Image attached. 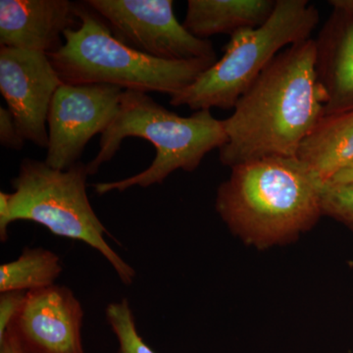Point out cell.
<instances>
[{
  "label": "cell",
  "mask_w": 353,
  "mask_h": 353,
  "mask_svg": "<svg viewBox=\"0 0 353 353\" xmlns=\"http://www.w3.org/2000/svg\"><path fill=\"white\" fill-rule=\"evenodd\" d=\"M326 92L316 71V41L285 48L241 95L223 120L228 141L221 163L233 168L272 157H297L324 118Z\"/></svg>",
  "instance_id": "6da1fadb"
},
{
  "label": "cell",
  "mask_w": 353,
  "mask_h": 353,
  "mask_svg": "<svg viewBox=\"0 0 353 353\" xmlns=\"http://www.w3.org/2000/svg\"><path fill=\"white\" fill-rule=\"evenodd\" d=\"M232 169L215 208L230 231L265 250L296 240L323 215L324 181L299 157H272Z\"/></svg>",
  "instance_id": "7a4b0ae2"
},
{
  "label": "cell",
  "mask_w": 353,
  "mask_h": 353,
  "mask_svg": "<svg viewBox=\"0 0 353 353\" xmlns=\"http://www.w3.org/2000/svg\"><path fill=\"white\" fill-rule=\"evenodd\" d=\"M127 138L152 143L157 150L154 160L137 175L115 182L94 183L92 188L99 196L113 190L124 192L162 183L176 170L196 171L206 154L220 150L228 141L223 120L216 119L208 109L183 117L145 92L124 90L119 112L101 134L97 157L87 164L88 174L97 173L102 164L110 161Z\"/></svg>",
  "instance_id": "3957f363"
},
{
  "label": "cell",
  "mask_w": 353,
  "mask_h": 353,
  "mask_svg": "<svg viewBox=\"0 0 353 353\" xmlns=\"http://www.w3.org/2000/svg\"><path fill=\"white\" fill-rule=\"evenodd\" d=\"M78 27L64 32V43L48 54L66 85L106 83L125 90L173 95L189 87L218 59L167 61L132 50L113 36L108 23L76 2Z\"/></svg>",
  "instance_id": "277c9868"
},
{
  "label": "cell",
  "mask_w": 353,
  "mask_h": 353,
  "mask_svg": "<svg viewBox=\"0 0 353 353\" xmlns=\"http://www.w3.org/2000/svg\"><path fill=\"white\" fill-rule=\"evenodd\" d=\"M87 164L82 161L67 170L51 168L46 161L24 158L19 173L11 180L14 192H0V240L18 220L32 221L58 236L83 241L104 257L130 285L134 268L109 245L106 228L95 214L87 194Z\"/></svg>",
  "instance_id": "5b68a950"
},
{
  "label": "cell",
  "mask_w": 353,
  "mask_h": 353,
  "mask_svg": "<svg viewBox=\"0 0 353 353\" xmlns=\"http://www.w3.org/2000/svg\"><path fill=\"white\" fill-rule=\"evenodd\" d=\"M319 19V11L307 0H277L265 24L232 34L223 57L169 102L192 111L234 109L281 51L311 39Z\"/></svg>",
  "instance_id": "8992f818"
},
{
  "label": "cell",
  "mask_w": 353,
  "mask_h": 353,
  "mask_svg": "<svg viewBox=\"0 0 353 353\" xmlns=\"http://www.w3.org/2000/svg\"><path fill=\"white\" fill-rule=\"evenodd\" d=\"M113 36L132 50L157 59H218L212 41L196 38L174 14L172 0H85Z\"/></svg>",
  "instance_id": "52a82bcc"
},
{
  "label": "cell",
  "mask_w": 353,
  "mask_h": 353,
  "mask_svg": "<svg viewBox=\"0 0 353 353\" xmlns=\"http://www.w3.org/2000/svg\"><path fill=\"white\" fill-rule=\"evenodd\" d=\"M124 90L106 83L59 87L48 112L46 163L67 170L80 162L88 141L115 119Z\"/></svg>",
  "instance_id": "ba28073f"
},
{
  "label": "cell",
  "mask_w": 353,
  "mask_h": 353,
  "mask_svg": "<svg viewBox=\"0 0 353 353\" xmlns=\"http://www.w3.org/2000/svg\"><path fill=\"white\" fill-rule=\"evenodd\" d=\"M62 85L46 53L0 48V92L25 141L48 148V112Z\"/></svg>",
  "instance_id": "9c48e42d"
},
{
  "label": "cell",
  "mask_w": 353,
  "mask_h": 353,
  "mask_svg": "<svg viewBox=\"0 0 353 353\" xmlns=\"http://www.w3.org/2000/svg\"><path fill=\"white\" fill-rule=\"evenodd\" d=\"M83 320V306L74 292L53 285L27 292L6 332L20 353H85Z\"/></svg>",
  "instance_id": "30bf717a"
},
{
  "label": "cell",
  "mask_w": 353,
  "mask_h": 353,
  "mask_svg": "<svg viewBox=\"0 0 353 353\" xmlns=\"http://www.w3.org/2000/svg\"><path fill=\"white\" fill-rule=\"evenodd\" d=\"M75 8L69 0H1L0 46L57 52L64 32L79 25Z\"/></svg>",
  "instance_id": "8fae6325"
},
{
  "label": "cell",
  "mask_w": 353,
  "mask_h": 353,
  "mask_svg": "<svg viewBox=\"0 0 353 353\" xmlns=\"http://www.w3.org/2000/svg\"><path fill=\"white\" fill-rule=\"evenodd\" d=\"M334 10L316 41V71L326 92L325 116L353 109V4L332 1Z\"/></svg>",
  "instance_id": "7c38bea8"
},
{
  "label": "cell",
  "mask_w": 353,
  "mask_h": 353,
  "mask_svg": "<svg viewBox=\"0 0 353 353\" xmlns=\"http://www.w3.org/2000/svg\"><path fill=\"white\" fill-rule=\"evenodd\" d=\"M277 0H189L183 26L196 38L232 36L257 28L271 17Z\"/></svg>",
  "instance_id": "4fadbf2b"
},
{
  "label": "cell",
  "mask_w": 353,
  "mask_h": 353,
  "mask_svg": "<svg viewBox=\"0 0 353 353\" xmlns=\"http://www.w3.org/2000/svg\"><path fill=\"white\" fill-rule=\"evenodd\" d=\"M297 157L328 183L353 162V109L324 116L305 139Z\"/></svg>",
  "instance_id": "5bb4252c"
},
{
  "label": "cell",
  "mask_w": 353,
  "mask_h": 353,
  "mask_svg": "<svg viewBox=\"0 0 353 353\" xmlns=\"http://www.w3.org/2000/svg\"><path fill=\"white\" fill-rule=\"evenodd\" d=\"M62 271L57 253L43 248H26L17 259L0 266V292H29L50 287Z\"/></svg>",
  "instance_id": "9a60e30c"
},
{
  "label": "cell",
  "mask_w": 353,
  "mask_h": 353,
  "mask_svg": "<svg viewBox=\"0 0 353 353\" xmlns=\"http://www.w3.org/2000/svg\"><path fill=\"white\" fill-rule=\"evenodd\" d=\"M105 315L119 343L118 353H157L139 336L134 313L127 299L108 304Z\"/></svg>",
  "instance_id": "2e32d148"
},
{
  "label": "cell",
  "mask_w": 353,
  "mask_h": 353,
  "mask_svg": "<svg viewBox=\"0 0 353 353\" xmlns=\"http://www.w3.org/2000/svg\"><path fill=\"white\" fill-rule=\"evenodd\" d=\"M322 208L323 215L343 223L353 231V183H325Z\"/></svg>",
  "instance_id": "e0dca14e"
},
{
  "label": "cell",
  "mask_w": 353,
  "mask_h": 353,
  "mask_svg": "<svg viewBox=\"0 0 353 353\" xmlns=\"http://www.w3.org/2000/svg\"><path fill=\"white\" fill-rule=\"evenodd\" d=\"M0 143L14 150H22L25 143L12 113L3 106L0 108Z\"/></svg>",
  "instance_id": "ac0fdd59"
},
{
  "label": "cell",
  "mask_w": 353,
  "mask_h": 353,
  "mask_svg": "<svg viewBox=\"0 0 353 353\" xmlns=\"http://www.w3.org/2000/svg\"><path fill=\"white\" fill-rule=\"evenodd\" d=\"M25 292H1L0 296V339L4 336L24 303Z\"/></svg>",
  "instance_id": "d6986e66"
},
{
  "label": "cell",
  "mask_w": 353,
  "mask_h": 353,
  "mask_svg": "<svg viewBox=\"0 0 353 353\" xmlns=\"http://www.w3.org/2000/svg\"><path fill=\"white\" fill-rule=\"evenodd\" d=\"M328 183H340V185H345V183H353V162L348 164L347 167L341 169L338 174H336Z\"/></svg>",
  "instance_id": "ffe728a7"
},
{
  "label": "cell",
  "mask_w": 353,
  "mask_h": 353,
  "mask_svg": "<svg viewBox=\"0 0 353 353\" xmlns=\"http://www.w3.org/2000/svg\"><path fill=\"white\" fill-rule=\"evenodd\" d=\"M0 353H20L13 336L9 332L0 339Z\"/></svg>",
  "instance_id": "44dd1931"
}]
</instances>
